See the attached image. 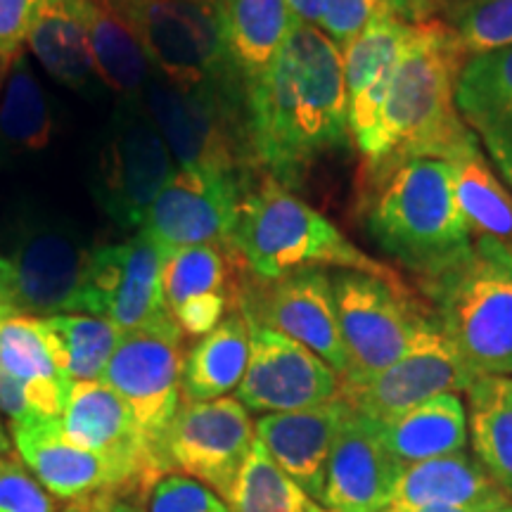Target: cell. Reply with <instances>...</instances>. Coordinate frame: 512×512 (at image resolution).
<instances>
[{"instance_id": "43", "label": "cell", "mask_w": 512, "mask_h": 512, "mask_svg": "<svg viewBox=\"0 0 512 512\" xmlns=\"http://www.w3.org/2000/svg\"><path fill=\"white\" fill-rule=\"evenodd\" d=\"M451 3L453 0H380V8L399 17L401 22L420 27V24L434 22L441 12L451 8Z\"/></svg>"}, {"instance_id": "47", "label": "cell", "mask_w": 512, "mask_h": 512, "mask_svg": "<svg viewBox=\"0 0 512 512\" xmlns=\"http://www.w3.org/2000/svg\"><path fill=\"white\" fill-rule=\"evenodd\" d=\"M320 3H323V0H287L292 15L297 17L299 22H306V24H318Z\"/></svg>"}, {"instance_id": "16", "label": "cell", "mask_w": 512, "mask_h": 512, "mask_svg": "<svg viewBox=\"0 0 512 512\" xmlns=\"http://www.w3.org/2000/svg\"><path fill=\"white\" fill-rule=\"evenodd\" d=\"M245 178L226 171L178 166L147 209L140 233L157 242L162 252L197 245L230 242Z\"/></svg>"}, {"instance_id": "10", "label": "cell", "mask_w": 512, "mask_h": 512, "mask_svg": "<svg viewBox=\"0 0 512 512\" xmlns=\"http://www.w3.org/2000/svg\"><path fill=\"white\" fill-rule=\"evenodd\" d=\"M93 249L72 223L41 214L19 219L5 259L17 313L34 318L81 313Z\"/></svg>"}, {"instance_id": "51", "label": "cell", "mask_w": 512, "mask_h": 512, "mask_svg": "<svg viewBox=\"0 0 512 512\" xmlns=\"http://www.w3.org/2000/svg\"><path fill=\"white\" fill-rule=\"evenodd\" d=\"M491 512H512V503H505V505H501V508H496Z\"/></svg>"}, {"instance_id": "45", "label": "cell", "mask_w": 512, "mask_h": 512, "mask_svg": "<svg viewBox=\"0 0 512 512\" xmlns=\"http://www.w3.org/2000/svg\"><path fill=\"white\" fill-rule=\"evenodd\" d=\"M64 512H145L138 503L121 501V498H98L79 505H67Z\"/></svg>"}, {"instance_id": "44", "label": "cell", "mask_w": 512, "mask_h": 512, "mask_svg": "<svg viewBox=\"0 0 512 512\" xmlns=\"http://www.w3.org/2000/svg\"><path fill=\"white\" fill-rule=\"evenodd\" d=\"M0 413L8 418L10 425H17V422H27L31 418H38L34 411L29 408L27 396H24L22 387L12 380L8 370L0 366Z\"/></svg>"}, {"instance_id": "26", "label": "cell", "mask_w": 512, "mask_h": 512, "mask_svg": "<svg viewBox=\"0 0 512 512\" xmlns=\"http://www.w3.org/2000/svg\"><path fill=\"white\" fill-rule=\"evenodd\" d=\"M226 53L245 86L271 67L297 22L287 0H219Z\"/></svg>"}, {"instance_id": "33", "label": "cell", "mask_w": 512, "mask_h": 512, "mask_svg": "<svg viewBox=\"0 0 512 512\" xmlns=\"http://www.w3.org/2000/svg\"><path fill=\"white\" fill-rule=\"evenodd\" d=\"M164 252L138 230L136 238L121 242V264L107 318L121 332L138 330L169 313L162 290Z\"/></svg>"}, {"instance_id": "5", "label": "cell", "mask_w": 512, "mask_h": 512, "mask_svg": "<svg viewBox=\"0 0 512 512\" xmlns=\"http://www.w3.org/2000/svg\"><path fill=\"white\" fill-rule=\"evenodd\" d=\"M437 328L477 377H512V245L475 238L453 266L420 283Z\"/></svg>"}, {"instance_id": "40", "label": "cell", "mask_w": 512, "mask_h": 512, "mask_svg": "<svg viewBox=\"0 0 512 512\" xmlns=\"http://www.w3.org/2000/svg\"><path fill=\"white\" fill-rule=\"evenodd\" d=\"M380 10V0H323L316 27L342 53Z\"/></svg>"}, {"instance_id": "29", "label": "cell", "mask_w": 512, "mask_h": 512, "mask_svg": "<svg viewBox=\"0 0 512 512\" xmlns=\"http://www.w3.org/2000/svg\"><path fill=\"white\" fill-rule=\"evenodd\" d=\"M453 195L475 238H494L512 245V192L501 181L477 138L448 159Z\"/></svg>"}, {"instance_id": "23", "label": "cell", "mask_w": 512, "mask_h": 512, "mask_svg": "<svg viewBox=\"0 0 512 512\" xmlns=\"http://www.w3.org/2000/svg\"><path fill=\"white\" fill-rule=\"evenodd\" d=\"M0 366L22 387L38 418H62L72 380L57 368L41 318L10 316L0 323Z\"/></svg>"}, {"instance_id": "35", "label": "cell", "mask_w": 512, "mask_h": 512, "mask_svg": "<svg viewBox=\"0 0 512 512\" xmlns=\"http://www.w3.org/2000/svg\"><path fill=\"white\" fill-rule=\"evenodd\" d=\"M230 512H330L273 463L259 439L223 498Z\"/></svg>"}, {"instance_id": "42", "label": "cell", "mask_w": 512, "mask_h": 512, "mask_svg": "<svg viewBox=\"0 0 512 512\" xmlns=\"http://www.w3.org/2000/svg\"><path fill=\"white\" fill-rule=\"evenodd\" d=\"M233 311H238V306H235L230 297H223V294H207V297H197L188 304L178 306L176 311H171V316L176 318L178 328L183 330L185 337L200 339L204 335H209V332Z\"/></svg>"}, {"instance_id": "34", "label": "cell", "mask_w": 512, "mask_h": 512, "mask_svg": "<svg viewBox=\"0 0 512 512\" xmlns=\"http://www.w3.org/2000/svg\"><path fill=\"white\" fill-rule=\"evenodd\" d=\"M41 323L57 368L72 382L102 380L124 335L110 318L88 313H60L41 318Z\"/></svg>"}, {"instance_id": "14", "label": "cell", "mask_w": 512, "mask_h": 512, "mask_svg": "<svg viewBox=\"0 0 512 512\" xmlns=\"http://www.w3.org/2000/svg\"><path fill=\"white\" fill-rule=\"evenodd\" d=\"M254 439V422L238 399L181 401L164 437V463L226 498Z\"/></svg>"}, {"instance_id": "27", "label": "cell", "mask_w": 512, "mask_h": 512, "mask_svg": "<svg viewBox=\"0 0 512 512\" xmlns=\"http://www.w3.org/2000/svg\"><path fill=\"white\" fill-rule=\"evenodd\" d=\"M98 79L121 100H140L150 81V62L140 41L110 0H81Z\"/></svg>"}, {"instance_id": "39", "label": "cell", "mask_w": 512, "mask_h": 512, "mask_svg": "<svg viewBox=\"0 0 512 512\" xmlns=\"http://www.w3.org/2000/svg\"><path fill=\"white\" fill-rule=\"evenodd\" d=\"M0 512H55L53 496L15 453H0Z\"/></svg>"}, {"instance_id": "7", "label": "cell", "mask_w": 512, "mask_h": 512, "mask_svg": "<svg viewBox=\"0 0 512 512\" xmlns=\"http://www.w3.org/2000/svg\"><path fill=\"white\" fill-rule=\"evenodd\" d=\"M110 3L133 29L150 62V72L159 79L183 88L242 81L223 43L219 0Z\"/></svg>"}, {"instance_id": "6", "label": "cell", "mask_w": 512, "mask_h": 512, "mask_svg": "<svg viewBox=\"0 0 512 512\" xmlns=\"http://www.w3.org/2000/svg\"><path fill=\"white\" fill-rule=\"evenodd\" d=\"M143 102L178 166L247 178L254 164L247 133V86L242 81L174 86L150 72Z\"/></svg>"}, {"instance_id": "19", "label": "cell", "mask_w": 512, "mask_h": 512, "mask_svg": "<svg viewBox=\"0 0 512 512\" xmlns=\"http://www.w3.org/2000/svg\"><path fill=\"white\" fill-rule=\"evenodd\" d=\"M401 472L384 446L380 425L349 408L332 441L320 505L330 512H382Z\"/></svg>"}, {"instance_id": "8", "label": "cell", "mask_w": 512, "mask_h": 512, "mask_svg": "<svg viewBox=\"0 0 512 512\" xmlns=\"http://www.w3.org/2000/svg\"><path fill=\"white\" fill-rule=\"evenodd\" d=\"M332 299L349 373L342 382H363L382 373L406 354L422 328L432 323L427 311L399 278L363 271H332Z\"/></svg>"}, {"instance_id": "13", "label": "cell", "mask_w": 512, "mask_h": 512, "mask_svg": "<svg viewBox=\"0 0 512 512\" xmlns=\"http://www.w3.org/2000/svg\"><path fill=\"white\" fill-rule=\"evenodd\" d=\"M477 375L437 328L427 325L399 361L363 382H342L339 399L351 411L387 422L439 394L467 392Z\"/></svg>"}, {"instance_id": "32", "label": "cell", "mask_w": 512, "mask_h": 512, "mask_svg": "<svg viewBox=\"0 0 512 512\" xmlns=\"http://www.w3.org/2000/svg\"><path fill=\"white\" fill-rule=\"evenodd\" d=\"M465 394L475 458L512 498V377H477Z\"/></svg>"}, {"instance_id": "37", "label": "cell", "mask_w": 512, "mask_h": 512, "mask_svg": "<svg viewBox=\"0 0 512 512\" xmlns=\"http://www.w3.org/2000/svg\"><path fill=\"white\" fill-rule=\"evenodd\" d=\"M446 24L467 57L512 46V0H453Z\"/></svg>"}, {"instance_id": "38", "label": "cell", "mask_w": 512, "mask_h": 512, "mask_svg": "<svg viewBox=\"0 0 512 512\" xmlns=\"http://www.w3.org/2000/svg\"><path fill=\"white\" fill-rule=\"evenodd\" d=\"M147 512H230L228 503L195 479L185 475H164L152 486L145 503Z\"/></svg>"}, {"instance_id": "49", "label": "cell", "mask_w": 512, "mask_h": 512, "mask_svg": "<svg viewBox=\"0 0 512 512\" xmlns=\"http://www.w3.org/2000/svg\"><path fill=\"white\" fill-rule=\"evenodd\" d=\"M10 451V439L8 434H5L3 425H0V453H8Z\"/></svg>"}, {"instance_id": "4", "label": "cell", "mask_w": 512, "mask_h": 512, "mask_svg": "<svg viewBox=\"0 0 512 512\" xmlns=\"http://www.w3.org/2000/svg\"><path fill=\"white\" fill-rule=\"evenodd\" d=\"M230 245L247 271L264 280L309 268L399 278L394 268L356 247L328 216L268 176L242 197Z\"/></svg>"}, {"instance_id": "17", "label": "cell", "mask_w": 512, "mask_h": 512, "mask_svg": "<svg viewBox=\"0 0 512 512\" xmlns=\"http://www.w3.org/2000/svg\"><path fill=\"white\" fill-rule=\"evenodd\" d=\"M249 323V320H247ZM342 377L304 344L249 323V361L235 396L252 413H292L335 401Z\"/></svg>"}, {"instance_id": "11", "label": "cell", "mask_w": 512, "mask_h": 512, "mask_svg": "<svg viewBox=\"0 0 512 512\" xmlns=\"http://www.w3.org/2000/svg\"><path fill=\"white\" fill-rule=\"evenodd\" d=\"M185 354L183 330L171 313H164L150 325L124 332L102 375L159 453L183 401Z\"/></svg>"}, {"instance_id": "22", "label": "cell", "mask_w": 512, "mask_h": 512, "mask_svg": "<svg viewBox=\"0 0 512 512\" xmlns=\"http://www.w3.org/2000/svg\"><path fill=\"white\" fill-rule=\"evenodd\" d=\"M477 503L505 505L510 498L498 489L477 458L460 451L403 467L387 508H460Z\"/></svg>"}, {"instance_id": "15", "label": "cell", "mask_w": 512, "mask_h": 512, "mask_svg": "<svg viewBox=\"0 0 512 512\" xmlns=\"http://www.w3.org/2000/svg\"><path fill=\"white\" fill-rule=\"evenodd\" d=\"M60 422L67 439L107 460L143 505L152 486L169 475L162 453L150 444L121 396L102 380L74 382Z\"/></svg>"}, {"instance_id": "41", "label": "cell", "mask_w": 512, "mask_h": 512, "mask_svg": "<svg viewBox=\"0 0 512 512\" xmlns=\"http://www.w3.org/2000/svg\"><path fill=\"white\" fill-rule=\"evenodd\" d=\"M43 0H0V57L15 62L22 55L31 24Z\"/></svg>"}, {"instance_id": "20", "label": "cell", "mask_w": 512, "mask_h": 512, "mask_svg": "<svg viewBox=\"0 0 512 512\" xmlns=\"http://www.w3.org/2000/svg\"><path fill=\"white\" fill-rule=\"evenodd\" d=\"M456 107L512 190V46L467 57L456 81Z\"/></svg>"}, {"instance_id": "18", "label": "cell", "mask_w": 512, "mask_h": 512, "mask_svg": "<svg viewBox=\"0 0 512 512\" xmlns=\"http://www.w3.org/2000/svg\"><path fill=\"white\" fill-rule=\"evenodd\" d=\"M10 434L22 463L57 501L79 505L98 498H121L143 505L107 460L67 439L60 418L17 422L10 425Z\"/></svg>"}, {"instance_id": "46", "label": "cell", "mask_w": 512, "mask_h": 512, "mask_svg": "<svg viewBox=\"0 0 512 512\" xmlns=\"http://www.w3.org/2000/svg\"><path fill=\"white\" fill-rule=\"evenodd\" d=\"M10 316H17L15 302H12V278L8 261L0 259V323Z\"/></svg>"}, {"instance_id": "9", "label": "cell", "mask_w": 512, "mask_h": 512, "mask_svg": "<svg viewBox=\"0 0 512 512\" xmlns=\"http://www.w3.org/2000/svg\"><path fill=\"white\" fill-rule=\"evenodd\" d=\"M178 164L143 98L121 100L102 133L93 171V197L121 230L143 226L147 209Z\"/></svg>"}, {"instance_id": "21", "label": "cell", "mask_w": 512, "mask_h": 512, "mask_svg": "<svg viewBox=\"0 0 512 512\" xmlns=\"http://www.w3.org/2000/svg\"><path fill=\"white\" fill-rule=\"evenodd\" d=\"M347 411L349 406L337 396L323 406L268 413L254 422L256 439L264 444L273 463L318 503H323L332 441Z\"/></svg>"}, {"instance_id": "30", "label": "cell", "mask_w": 512, "mask_h": 512, "mask_svg": "<svg viewBox=\"0 0 512 512\" xmlns=\"http://www.w3.org/2000/svg\"><path fill=\"white\" fill-rule=\"evenodd\" d=\"M247 275L242 256L230 242L223 245H197L164 252L162 259V290L166 309L178 306L207 294H223L238 306L240 287Z\"/></svg>"}, {"instance_id": "31", "label": "cell", "mask_w": 512, "mask_h": 512, "mask_svg": "<svg viewBox=\"0 0 512 512\" xmlns=\"http://www.w3.org/2000/svg\"><path fill=\"white\" fill-rule=\"evenodd\" d=\"M53 133L48 95L24 53L17 55L0 98V164L46 150Z\"/></svg>"}, {"instance_id": "12", "label": "cell", "mask_w": 512, "mask_h": 512, "mask_svg": "<svg viewBox=\"0 0 512 512\" xmlns=\"http://www.w3.org/2000/svg\"><path fill=\"white\" fill-rule=\"evenodd\" d=\"M238 311L249 323L304 344L339 377H347L349 356L339 332L330 273L325 268H309L273 280L256 278L247 271Z\"/></svg>"}, {"instance_id": "28", "label": "cell", "mask_w": 512, "mask_h": 512, "mask_svg": "<svg viewBox=\"0 0 512 512\" xmlns=\"http://www.w3.org/2000/svg\"><path fill=\"white\" fill-rule=\"evenodd\" d=\"M249 361V323L228 313L209 335L197 339L183 363V401H214L238 389Z\"/></svg>"}, {"instance_id": "25", "label": "cell", "mask_w": 512, "mask_h": 512, "mask_svg": "<svg viewBox=\"0 0 512 512\" xmlns=\"http://www.w3.org/2000/svg\"><path fill=\"white\" fill-rule=\"evenodd\" d=\"M377 425L389 456L401 467L465 451L470 437L467 406L458 394H439Z\"/></svg>"}, {"instance_id": "2", "label": "cell", "mask_w": 512, "mask_h": 512, "mask_svg": "<svg viewBox=\"0 0 512 512\" xmlns=\"http://www.w3.org/2000/svg\"><path fill=\"white\" fill-rule=\"evenodd\" d=\"M465 60L446 22L415 27L394 67L380 124L361 150L368 174L418 157L448 162L475 140L456 107V81Z\"/></svg>"}, {"instance_id": "50", "label": "cell", "mask_w": 512, "mask_h": 512, "mask_svg": "<svg viewBox=\"0 0 512 512\" xmlns=\"http://www.w3.org/2000/svg\"><path fill=\"white\" fill-rule=\"evenodd\" d=\"M10 67H12V62L5 60V57H0V81H3V76H8Z\"/></svg>"}, {"instance_id": "48", "label": "cell", "mask_w": 512, "mask_h": 512, "mask_svg": "<svg viewBox=\"0 0 512 512\" xmlns=\"http://www.w3.org/2000/svg\"><path fill=\"white\" fill-rule=\"evenodd\" d=\"M501 508L494 503H477V505H460V508H420V510H396V508H384L382 512H491Z\"/></svg>"}, {"instance_id": "3", "label": "cell", "mask_w": 512, "mask_h": 512, "mask_svg": "<svg viewBox=\"0 0 512 512\" xmlns=\"http://www.w3.org/2000/svg\"><path fill=\"white\" fill-rule=\"evenodd\" d=\"M361 226L375 247L425 283L475 242L453 195L444 159H406L368 174Z\"/></svg>"}, {"instance_id": "24", "label": "cell", "mask_w": 512, "mask_h": 512, "mask_svg": "<svg viewBox=\"0 0 512 512\" xmlns=\"http://www.w3.org/2000/svg\"><path fill=\"white\" fill-rule=\"evenodd\" d=\"M27 43L53 79L83 95H98L102 83L95 72L81 0H43Z\"/></svg>"}, {"instance_id": "1", "label": "cell", "mask_w": 512, "mask_h": 512, "mask_svg": "<svg viewBox=\"0 0 512 512\" xmlns=\"http://www.w3.org/2000/svg\"><path fill=\"white\" fill-rule=\"evenodd\" d=\"M254 164L292 190L349 147V95L342 53L316 24L294 22L271 67L247 86Z\"/></svg>"}, {"instance_id": "36", "label": "cell", "mask_w": 512, "mask_h": 512, "mask_svg": "<svg viewBox=\"0 0 512 512\" xmlns=\"http://www.w3.org/2000/svg\"><path fill=\"white\" fill-rule=\"evenodd\" d=\"M413 31V24L401 22L387 10L377 12L373 22L342 50V69L349 100L361 93L382 69L394 67L399 62Z\"/></svg>"}]
</instances>
